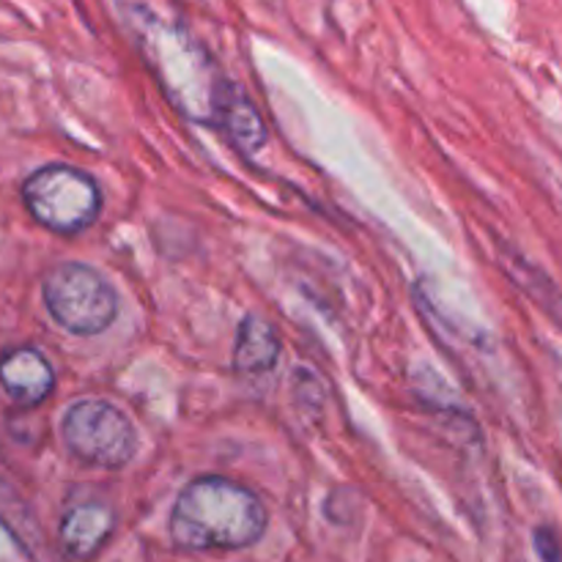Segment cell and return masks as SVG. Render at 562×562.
<instances>
[{
  "label": "cell",
  "instance_id": "obj_3",
  "mask_svg": "<svg viewBox=\"0 0 562 562\" xmlns=\"http://www.w3.org/2000/svg\"><path fill=\"white\" fill-rule=\"evenodd\" d=\"M22 201L38 225L60 236L86 231L102 209L97 181L71 165H44L22 184Z\"/></svg>",
  "mask_w": 562,
  "mask_h": 562
},
{
  "label": "cell",
  "instance_id": "obj_4",
  "mask_svg": "<svg viewBox=\"0 0 562 562\" xmlns=\"http://www.w3.org/2000/svg\"><path fill=\"white\" fill-rule=\"evenodd\" d=\"M44 305L71 335H99L119 316L115 289L86 263H60L44 278Z\"/></svg>",
  "mask_w": 562,
  "mask_h": 562
},
{
  "label": "cell",
  "instance_id": "obj_1",
  "mask_svg": "<svg viewBox=\"0 0 562 562\" xmlns=\"http://www.w3.org/2000/svg\"><path fill=\"white\" fill-rule=\"evenodd\" d=\"M263 532L267 508L258 494L228 477H195L170 510V541L184 552L247 549Z\"/></svg>",
  "mask_w": 562,
  "mask_h": 562
},
{
  "label": "cell",
  "instance_id": "obj_2",
  "mask_svg": "<svg viewBox=\"0 0 562 562\" xmlns=\"http://www.w3.org/2000/svg\"><path fill=\"white\" fill-rule=\"evenodd\" d=\"M140 47L165 97L190 121L214 126L228 80L220 77L212 58L179 27L157 20H148L140 31Z\"/></svg>",
  "mask_w": 562,
  "mask_h": 562
},
{
  "label": "cell",
  "instance_id": "obj_6",
  "mask_svg": "<svg viewBox=\"0 0 562 562\" xmlns=\"http://www.w3.org/2000/svg\"><path fill=\"white\" fill-rule=\"evenodd\" d=\"M115 530V514L104 503L71 505L58 527V547L66 560L88 562L97 558Z\"/></svg>",
  "mask_w": 562,
  "mask_h": 562
},
{
  "label": "cell",
  "instance_id": "obj_7",
  "mask_svg": "<svg viewBox=\"0 0 562 562\" xmlns=\"http://www.w3.org/2000/svg\"><path fill=\"white\" fill-rule=\"evenodd\" d=\"M0 384L14 404L38 406L53 393L55 373L42 351L20 346L0 355Z\"/></svg>",
  "mask_w": 562,
  "mask_h": 562
},
{
  "label": "cell",
  "instance_id": "obj_10",
  "mask_svg": "<svg viewBox=\"0 0 562 562\" xmlns=\"http://www.w3.org/2000/svg\"><path fill=\"white\" fill-rule=\"evenodd\" d=\"M0 525L27 549L33 552L38 543V527L31 510L25 508L22 497H16L5 483H0Z\"/></svg>",
  "mask_w": 562,
  "mask_h": 562
},
{
  "label": "cell",
  "instance_id": "obj_5",
  "mask_svg": "<svg viewBox=\"0 0 562 562\" xmlns=\"http://www.w3.org/2000/svg\"><path fill=\"white\" fill-rule=\"evenodd\" d=\"M66 450L82 464L99 470H121L137 450V434L130 417L108 401H77L60 420Z\"/></svg>",
  "mask_w": 562,
  "mask_h": 562
},
{
  "label": "cell",
  "instance_id": "obj_9",
  "mask_svg": "<svg viewBox=\"0 0 562 562\" xmlns=\"http://www.w3.org/2000/svg\"><path fill=\"white\" fill-rule=\"evenodd\" d=\"M280 360V338L272 324L261 316H245L236 329L234 371L245 376L272 371Z\"/></svg>",
  "mask_w": 562,
  "mask_h": 562
},
{
  "label": "cell",
  "instance_id": "obj_11",
  "mask_svg": "<svg viewBox=\"0 0 562 562\" xmlns=\"http://www.w3.org/2000/svg\"><path fill=\"white\" fill-rule=\"evenodd\" d=\"M536 549L543 562H562V543L552 527H538L536 530Z\"/></svg>",
  "mask_w": 562,
  "mask_h": 562
},
{
  "label": "cell",
  "instance_id": "obj_8",
  "mask_svg": "<svg viewBox=\"0 0 562 562\" xmlns=\"http://www.w3.org/2000/svg\"><path fill=\"white\" fill-rule=\"evenodd\" d=\"M214 126H217V130L228 137L231 146H234L236 151L245 154V157H256L269 140L267 124H263L256 104H252L239 88L231 86V82L225 86L223 99H220Z\"/></svg>",
  "mask_w": 562,
  "mask_h": 562
}]
</instances>
